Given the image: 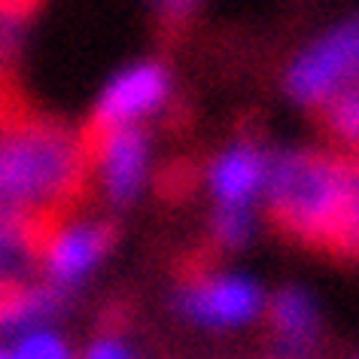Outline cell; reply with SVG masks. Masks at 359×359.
Listing matches in <instances>:
<instances>
[{"mask_svg": "<svg viewBox=\"0 0 359 359\" xmlns=\"http://www.w3.org/2000/svg\"><path fill=\"white\" fill-rule=\"evenodd\" d=\"M213 235L226 247H244L253 238V213H250V208L222 204L217 217H213Z\"/></svg>", "mask_w": 359, "mask_h": 359, "instance_id": "obj_14", "label": "cell"}, {"mask_svg": "<svg viewBox=\"0 0 359 359\" xmlns=\"http://www.w3.org/2000/svg\"><path fill=\"white\" fill-rule=\"evenodd\" d=\"M37 235L31 229V217L0 210V283L19 280L22 271L31 265Z\"/></svg>", "mask_w": 359, "mask_h": 359, "instance_id": "obj_11", "label": "cell"}, {"mask_svg": "<svg viewBox=\"0 0 359 359\" xmlns=\"http://www.w3.org/2000/svg\"><path fill=\"white\" fill-rule=\"evenodd\" d=\"M65 286H19L0 283V335H22L61 311Z\"/></svg>", "mask_w": 359, "mask_h": 359, "instance_id": "obj_9", "label": "cell"}, {"mask_svg": "<svg viewBox=\"0 0 359 359\" xmlns=\"http://www.w3.org/2000/svg\"><path fill=\"white\" fill-rule=\"evenodd\" d=\"M13 359H74L70 353L67 341L58 338L55 332H46V329H28L22 332L15 347L10 350Z\"/></svg>", "mask_w": 359, "mask_h": 359, "instance_id": "obj_13", "label": "cell"}, {"mask_svg": "<svg viewBox=\"0 0 359 359\" xmlns=\"http://www.w3.org/2000/svg\"><path fill=\"white\" fill-rule=\"evenodd\" d=\"M323 110H326V122L332 134H335L338 140L344 143H356V134H359V101H356V88L347 86L341 88L338 95H332L326 104H323Z\"/></svg>", "mask_w": 359, "mask_h": 359, "instance_id": "obj_12", "label": "cell"}, {"mask_svg": "<svg viewBox=\"0 0 359 359\" xmlns=\"http://www.w3.org/2000/svg\"><path fill=\"white\" fill-rule=\"evenodd\" d=\"M13 4H25V0H0V6H13Z\"/></svg>", "mask_w": 359, "mask_h": 359, "instance_id": "obj_17", "label": "cell"}, {"mask_svg": "<svg viewBox=\"0 0 359 359\" xmlns=\"http://www.w3.org/2000/svg\"><path fill=\"white\" fill-rule=\"evenodd\" d=\"M271 323L283 341V353L308 359V347L313 344V335L320 326V313L311 295L302 290L277 292V299L271 302Z\"/></svg>", "mask_w": 359, "mask_h": 359, "instance_id": "obj_10", "label": "cell"}, {"mask_svg": "<svg viewBox=\"0 0 359 359\" xmlns=\"http://www.w3.org/2000/svg\"><path fill=\"white\" fill-rule=\"evenodd\" d=\"M83 359H134V353L128 350V344L116 338H97L92 347L86 350Z\"/></svg>", "mask_w": 359, "mask_h": 359, "instance_id": "obj_15", "label": "cell"}, {"mask_svg": "<svg viewBox=\"0 0 359 359\" xmlns=\"http://www.w3.org/2000/svg\"><path fill=\"white\" fill-rule=\"evenodd\" d=\"M0 359H13V356H10V350H4V347H0Z\"/></svg>", "mask_w": 359, "mask_h": 359, "instance_id": "obj_18", "label": "cell"}, {"mask_svg": "<svg viewBox=\"0 0 359 359\" xmlns=\"http://www.w3.org/2000/svg\"><path fill=\"white\" fill-rule=\"evenodd\" d=\"M149 143L137 125L97 131V170L104 192L113 204H128L137 198L147 180Z\"/></svg>", "mask_w": 359, "mask_h": 359, "instance_id": "obj_6", "label": "cell"}, {"mask_svg": "<svg viewBox=\"0 0 359 359\" xmlns=\"http://www.w3.org/2000/svg\"><path fill=\"white\" fill-rule=\"evenodd\" d=\"M262 192L290 235L338 253L356 247L359 183L353 161L308 149L277 152L268 161Z\"/></svg>", "mask_w": 359, "mask_h": 359, "instance_id": "obj_1", "label": "cell"}, {"mask_svg": "<svg viewBox=\"0 0 359 359\" xmlns=\"http://www.w3.org/2000/svg\"><path fill=\"white\" fill-rule=\"evenodd\" d=\"M156 4H158V13L165 19V25H183L195 13L198 0H156Z\"/></svg>", "mask_w": 359, "mask_h": 359, "instance_id": "obj_16", "label": "cell"}, {"mask_svg": "<svg viewBox=\"0 0 359 359\" xmlns=\"http://www.w3.org/2000/svg\"><path fill=\"white\" fill-rule=\"evenodd\" d=\"M268 158L250 143L226 149L210 165V189L219 204L231 208H250L265 189Z\"/></svg>", "mask_w": 359, "mask_h": 359, "instance_id": "obj_8", "label": "cell"}, {"mask_svg": "<svg viewBox=\"0 0 359 359\" xmlns=\"http://www.w3.org/2000/svg\"><path fill=\"white\" fill-rule=\"evenodd\" d=\"M168 92H170L168 70L156 65V61L122 70L97 97V107L92 116L95 131L119 128V125H137L143 116L156 113L168 101Z\"/></svg>", "mask_w": 359, "mask_h": 359, "instance_id": "obj_5", "label": "cell"}, {"mask_svg": "<svg viewBox=\"0 0 359 359\" xmlns=\"http://www.w3.org/2000/svg\"><path fill=\"white\" fill-rule=\"evenodd\" d=\"M83 147L52 122H10L0 128V210L43 217L67 204L83 183Z\"/></svg>", "mask_w": 359, "mask_h": 359, "instance_id": "obj_2", "label": "cell"}, {"mask_svg": "<svg viewBox=\"0 0 359 359\" xmlns=\"http://www.w3.org/2000/svg\"><path fill=\"white\" fill-rule=\"evenodd\" d=\"M177 308L198 326L235 329L256 320V313L262 311V290L247 277L217 274L186 286L177 299Z\"/></svg>", "mask_w": 359, "mask_h": 359, "instance_id": "obj_4", "label": "cell"}, {"mask_svg": "<svg viewBox=\"0 0 359 359\" xmlns=\"http://www.w3.org/2000/svg\"><path fill=\"white\" fill-rule=\"evenodd\" d=\"M116 231L101 222H74L55 229L43 244V262L55 286H74L95 271L113 247Z\"/></svg>", "mask_w": 359, "mask_h": 359, "instance_id": "obj_7", "label": "cell"}, {"mask_svg": "<svg viewBox=\"0 0 359 359\" xmlns=\"http://www.w3.org/2000/svg\"><path fill=\"white\" fill-rule=\"evenodd\" d=\"M359 61L356 22L338 25L326 37H320L292 61L286 74V92L304 107H323L341 88L353 86Z\"/></svg>", "mask_w": 359, "mask_h": 359, "instance_id": "obj_3", "label": "cell"}]
</instances>
